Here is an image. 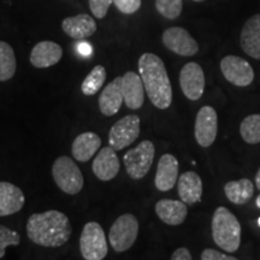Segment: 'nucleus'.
Masks as SVG:
<instances>
[{"instance_id":"nucleus-1","label":"nucleus","mask_w":260,"mask_h":260,"mask_svg":"<svg viewBox=\"0 0 260 260\" xmlns=\"http://www.w3.org/2000/svg\"><path fill=\"white\" fill-rule=\"evenodd\" d=\"M27 234L29 240L38 246L60 247L69 241L73 226L64 213L50 210L29 217Z\"/></svg>"},{"instance_id":"nucleus-2","label":"nucleus","mask_w":260,"mask_h":260,"mask_svg":"<svg viewBox=\"0 0 260 260\" xmlns=\"http://www.w3.org/2000/svg\"><path fill=\"white\" fill-rule=\"evenodd\" d=\"M139 73L151 103L157 109H169L172 88L164 61L153 53H144L139 59Z\"/></svg>"},{"instance_id":"nucleus-3","label":"nucleus","mask_w":260,"mask_h":260,"mask_svg":"<svg viewBox=\"0 0 260 260\" xmlns=\"http://www.w3.org/2000/svg\"><path fill=\"white\" fill-rule=\"evenodd\" d=\"M212 237L217 246L228 253L239 249L241 243V225L226 207H217L212 218Z\"/></svg>"},{"instance_id":"nucleus-4","label":"nucleus","mask_w":260,"mask_h":260,"mask_svg":"<svg viewBox=\"0 0 260 260\" xmlns=\"http://www.w3.org/2000/svg\"><path fill=\"white\" fill-rule=\"evenodd\" d=\"M52 175L60 190L69 195H76L82 190L84 178L80 168L73 159L63 155L53 162Z\"/></svg>"},{"instance_id":"nucleus-5","label":"nucleus","mask_w":260,"mask_h":260,"mask_svg":"<svg viewBox=\"0 0 260 260\" xmlns=\"http://www.w3.org/2000/svg\"><path fill=\"white\" fill-rule=\"evenodd\" d=\"M139 235V220L134 214L119 216L110 228L109 241L113 251L122 253L134 245Z\"/></svg>"},{"instance_id":"nucleus-6","label":"nucleus","mask_w":260,"mask_h":260,"mask_svg":"<svg viewBox=\"0 0 260 260\" xmlns=\"http://www.w3.org/2000/svg\"><path fill=\"white\" fill-rule=\"evenodd\" d=\"M155 148L153 142L145 140L135 148L129 149L123 157L126 172L133 180H141L148 174L153 164Z\"/></svg>"},{"instance_id":"nucleus-7","label":"nucleus","mask_w":260,"mask_h":260,"mask_svg":"<svg viewBox=\"0 0 260 260\" xmlns=\"http://www.w3.org/2000/svg\"><path fill=\"white\" fill-rule=\"evenodd\" d=\"M80 251L86 260H103L106 258L107 242L103 226L96 222H89L83 226L80 237Z\"/></svg>"},{"instance_id":"nucleus-8","label":"nucleus","mask_w":260,"mask_h":260,"mask_svg":"<svg viewBox=\"0 0 260 260\" xmlns=\"http://www.w3.org/2000/svg\"><path fill=\"white\" fill-rule=\"evenodd\" d=\"M141 119L138 115H128L117 121L109 133V145L116 151L129 147L139 138Z\"/></svg>"},{"instance_id":"nucleus-9","label":"nucleus","mask_w":260,"mask_h":260,"mask_svg":"<svg viewBox=\"0 0 260 260\" xmlns=\"http://www.w3.org/2000/svg\"><path fill=\"white\" fill-rule=\"evenodd\" d=\"M220 70L228 82L237 87L249 86L254 80L251 64L239 56H226L220 61Z\"/></svg>"},{"instance_id":"nucleus-10","label":"nucleus","mask_w":260,"mask_h":260,"mask_svg":"<svg viewBox=\"0 0 260 260\" xmlns=\"http://www.w3.org/2000/svg\"><path fill=\"white\" fill-rule=\"evenodd\" d=\"M195 139L201 147H210L218 133V116L211 106L201 107L195 118Z\"/></svg>"},{"instance_id":"nucleus-11","label":"nucleus","mask_w":260,"mask_h":260,"mask_svg":"<svg viewBox=\"0 0 260 260\" xmlns=\"http://www.w3.org/2000/svg\"><path fill=\"white\" fill-rule=\"evenodd\" d=\"M164 46L182 57H191L198 53L199 45L184 28L171 27L162 32Z\"/></svg>"},{"instance_id":"nucleus-12","label":"nucleus","mask_w":260,"mask_h":260,"mask_svg":"<svg viewBox=\"0 0 260 260\" xmlns=\"http://www.w3.org/2000/svg\"><path fill=\"white\" fill-rule=\"evenodd\" d=\"M182 92L191 102L199 100L205 89V74L198 63H187L180 73Z\"/></svg>"},{"instance_id":"nucleus-13","label":"nucleus","mask_w":260,"mask_h":260,"mask_svg":"<svg viewBox=\"0 0 260 260\" xmlns=\"http://www.w3.org/2000/svg\"><path fill=\"white\" fill-rule=\"evenodd\" d=\"M121 161L116 153V149L107 146L100 149L93 160V172L100 181H111L119 172Z\"/></svg>"},{"instance_id":"nucleus-14","label":"nucleus","mask_w":260,"mask_h":260,"mask_svg":"<svg viewBox=\"0 0 260 260\" xmlns=\"http://www.w3.org/2000/svg\"><path fill=\"white\" fill-rule=\"evenodd\" d=\"M122 88L124 104L130 110L141 109L145 103V86L140 75L134 71H128L123 75Z\"/></svg>"},{"instance_id":"nucleus-15","label":"nucleus","mask_w":260,"mask_h":260,"mask_svg":"<svg viewBox=\"0 0 260 260\" xmlns=\"http://www.w3.org/2000/svg\"><path fill=\"white\" fill-rule=\"evenodd\" d=\"M63 57V48L53 41H41L32 47L30 52V63L38 69L53 67Z\"/></svg>"},{"instance_id":"nucleus-16","label":"nucleus","mask_w":260,"mask_h":260,"mask_svg":"<svg viewBox=\"0 0 260 260\" xmlns=\"http://www.w3.org/2000/svg\"><path fill=\"white\" fill-rule=\"evenodd\" d=\"M123 77H116L112 82H110L103 89L99 96V109L104 116L112 117L121 109L122 104L124 103L122 88Z\"/></svg>"},{"instance_id":"nucleus-17","label":"nucleus","mask_w":260,"mask_h":260,"mask_svg":"<svg viewBox=\"0 0 260 260\" xmlns=\"http://www.w3.org/2000/svg\"><path fill=\"white\" fill-rule=\"evenodd\" d=\"M178 178V160L172 154H162L159 159L155 172V188L160 191H168L174 188Z\"/></svg>"},{"instance_id":"nucleus-18","label":"nucleus","mask_w":260,"mask_h":260,"mask_svg":"<svg viewBox=\"0 0 260 260\" xmlns=\"http://www.w3.org/2000/svg\"><path fill=\"white\" fill-rule=\"evenodd\" d=\"M61 29L74 40H84L96 31V23L89 15L80 14L63 19Z\"/></svg>"},{"instance_id":"nucleus-19","label":"nucleus","mask_w":260,"mask_h":260,"mask_svg":"<svg viewBox=\"0 0 260 260\" xmlns=\"http://www.w3.org/2000/svg\"><path fill=\"white\" fill-rule=\"evenodd\" d=\"M240 44L245 53L260 60V14L247 19L240 35Z\"/></svg>"},{"instance_id":"nucleus-20","label":"nucleus","mask_w":260,"mask_h":260,"mask_svg":"<svg viewBox=\"0 0 260 260\" xmlns=\"http://www.w3.org/2000/svg\"><path fill=\"white\" fill-rule=\"evenodd\" d=\"M23 191L10 182H0V217L15 214L23 209Z\"/></svg>"},{"instance_id":"nucleus-21","label":"nucleus","mask_w":260,"mask_h":260,"mask_svg":"<svg viewBox=\"0 0 260 260\" xmlns=\"http://www.w3.org/2000/svg\"><path fill=\"white\" fill-rule=\"evenodd\" d=\"M155 213L165 224L176 226L186 220L188 207L183 201L162 199L155 204Z\"/></svg>"},{"instance_id":"nucleus-22","label":"nucleus","mask_w":260,"mask_h":260,"mask_svg":"<svg viewBox=\"0 0 260 260\" xmlns=\"http://www.w3.org/2000/svg\"><path fill=\"white\" fill-rule=\"evenodd\" d=\"M178 195L187 205L199 203L203 197V181L194 171L183 172L178 178Z\"/></svg>"},{"instance_id":"nucleus-23","label":"nucleus","mask_w":260,"mask_h":260,"mask_svg":"<svg viewBox=\"0 0 260 260\" xmlns=\"http://www.w3.org/2000/svg\"><path fill=\"white\" fill-rule=\"evenodd\" d=\"M102 146V139L93 132L82 133L74 140L71 152H73L74 159L86 162L93 158Z\"/></svg>"},{"instance_id":"nucleus-24","label":"nucleus","mask_w":260,"mask_h":260,"mask_svg":"<svg viewBox=\"0 0 260 260\" xmlns=\"http://www.w3.org/2000/svg\"><path fill=\"white\" fill-rule=\"evenodd\" d=\"M224 193L233 204L245 205L252 199L253 194H254V186L248 178L230 181L224 187Z\"/></svg>"},{"instance_id":"nucleus-25","label":"nucleus","mask_w":260,"mask_h":260,"mask_svg":"<svg viewBox=\"0 0 260 260\" xmlns=\"http://www.w3.org/2000/svg\"><path fill=\"white\" fill-rule=\"evenodd\" d=\"M17 69L15 51L8 42L0 41V82L11 80Z\"/></svg>"},{"instance_id":"nucleus-26","label":"nucleus","mask_w":260,"mask_h":260,"mask_svg":"<svg viewBox=\"0 0 260 260\" xmlns=\"http://www.w3.org/2000/svg\"><path fill=\"white\" fill-rule=\"evenodd\" d=\"M106 80V69L103 65H96L94 67L92 71L87 75L86 79L83 80L81 84V90L84 95L90 96L94 95L103 88L104 83Z\"/></svg>"},{"instance_id":"nucleus-27","label":"nucleus","mask_w":260,"mask_h":260,"mask_svg":"<svg viewBox=\"0 0 260 260\" xmlns=\"http://www.w3.org/2000/svg\"><path fill=\"white\" fill-rule=\"evenodd\" d=\"M240 134L245 142L249 145H255L260 142V115H249L243 119L240 125Z\"/></svg>"},{"instance_id":"nucleus-28","label":"nucleus","mask_w":260,"mask_h":260,"mask_svg":"<svg viewBox=\"0 0 260 260\" xmlns=\"http://www.w3.org/2000/svg\"><path fill=\"white\" fill-rule=\"evenodd\" d=\"M155 9L162 17L176 19L183 9V0H155Z\"/></svg>"},{"instance_id":"nucleus-29","label":"nucleus","mask_w":260,"mask_h":260,"mask_svg":"<svg viewBox=\"0 0 260 260\" xmlns=\"http://www.w3.org/2000/svg\"><path fill=\"white\" fill-rule=\"evenodd\" d=\"M19 242L21 236L17 232L8 226L0 225V259L5 255V251L9 246H18Z\"/></svg>"},{"instance_id":"nucleus-30","label":"nucleus","mask_w":260,"mask_h":260,"mask_svg":"<svg viewBox=\"0 0 260 260\" xmlns=\"http://www.w3.org/2000/svg\"><path fill=\"white\" fill-rule=\"evenodd\" d=\"M113 0H89V9L94 17L102 19L107 15Z\"/></svg>"},{"instance_id":"nucleus-31","label":"nucleus","mask_w":260,"mask_h":260,"mask_svg":"<svg viewBox=\"0 0 260 260\" xmlns=\"http://www.w3.org/2000/svg\"><path fill=\"white\" fill-rule=\"evenodd\" d=\"M113 4L122 14L133 15L141 8V0H113Z\"/></svg>"},{"instance_id":"nucleus-32","label":"nucleus","mask_w":260,"mask_h":260,"mask_svg":"<svg viewBox=\"0 0 260 260\" xmlns=\"http://www.w3.org/2000/svg\"><path fill=\"white\" fill-rule=\"evenodd\" d=\"M201 259L203 260H236L235 256L225 255L223 253H220L216 249L212 248H206L201 253Z\"/></svg>"},{"instance_id":"nucleus-33","label":"nucleus","mask_w":260,"mask_h":260,"mask_svg":"<svg viewBox=\"0 0 260 260\" xmlns=\"http://www.w3.org/2000/svg\"><path fill=\"white\" fill-rule=\"evenodd\" d=\"M191 258L193 256H191L190 252L188 251V248H186V247H180L171 255L172 260H191Z\"/></svg>"},{"instance_id":"nucleus-34","label":"nucleus","mask_w":260,"mask_h":260,"mask_svg":"<svg viewBox=\"0 0 260 260\" xmlns=\"http://www.w3.org/2000/svg\"><path fill=\"white\" fill-rule=\"evenodd\" d=\"M79 51L82 54H89L92 52V47L88 44H86V42H83V45H80L79 46Z\"/></svg>"},{"instance_id":"nucleus-35","label":"nucleus","mask_w":260,"mask_h":260,"mask_svg":"<svg viewBox=\"0 0 260 260\" xmlns=\"http://www.w3.org/2000/svg\"><path fill=\"white\" fill-rule=\"evenodd\" d=\"M255 186L260 190V168H259V170H258V172H256V175H255Z\"/></svg>"},{"instance_id":"nucleus-36","label":"nucleus","mask_w":260,"mask_h":260,"mask_svg":"<svg viewBox=\"0 0 260 260\" xmlns=\"http://www.w3.org/2000/svg\"><path fill=\"white\" fill-rule=\"evenodd\" d=\"M255 204H256V206H258L259 209H260V195H259L258 198H256V200H255Z\"/></svg>"},{"instance_id":"nucleus-37","label":"nucleus","mask_w":260,"mask_h":260,"mask_svg":"<svg viewBox=\"0 0 260 260\" xmlns=\"http://www.w3.org/2000/svg\"><path fill=\"white\" fill-rule=\"evenodd\" d=\"M193 2H195V3H201V2H204V0H193Z\"/></svg>"}]
</instances>
